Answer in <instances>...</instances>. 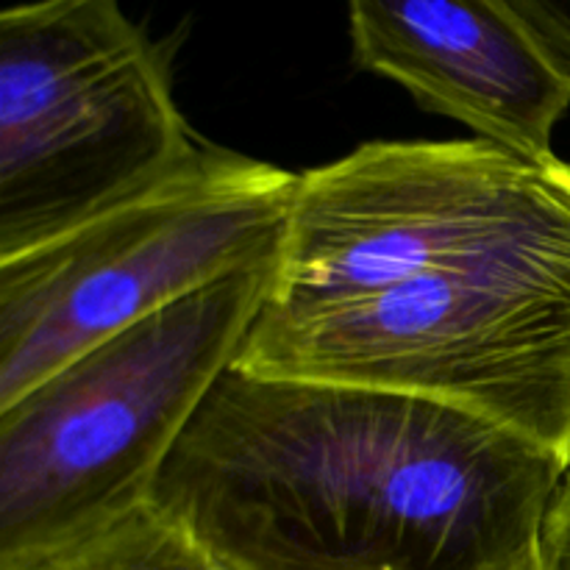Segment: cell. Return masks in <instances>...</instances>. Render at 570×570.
Segmentation results:
<instances>
[{
    "label": "cell",
    "instance_id": "obj_1",
    "mask_svg": "<svg viewBox=\"0 0 570 570\" xmlns=\"http://www.w3.org/2000/svg\"><path fill=\"white\" fill-rule=\"evenodd\" d=\"M566 473L440 401L228 367L150 501L232 570H504Z\"/></svg>",
    "mask_w": 570,
    "mask_h": 570
},
{
    "label": "cell",
    "instance_id": "obj_2",
    "mask_svg": "<svg viewBox=\"0 0 570 570\" xmlns=\"http://www.w3.org/2000/svg\"><path fill=\"white\" fill-rule=\"evenodd\" d=\"M234 367L440 401L570 468V239L337 304L265 306Z\"/></svg>",
    "mask_w": 570,
    "mask_h": 570
},
{
    "label": "cell",
    "instance_id": "obj_3",
    "mask_svg": "<svg viewBox=\"0 0 570 570\" xmlns=\"http://www.w3.org/2000/svg\"><path fill=\"white\" fill-rule=\"evenodd\" d=\"M276 262L122 328L0 410V562L150 501L184 429L237 365Z\"/></svg>",
    "mask_w": 570,
    "mask_h": 570
},
{
    "label": "cell",
    "instance_id": "obj_4",
    "mask_svg": "<svg viewBox=\"0 0 570 570\" xmlns=\"http://www.w3.org/2000/svg\"><path fill=\"white\" fill-rule=\"evenodd\" d=\"M204 142L178 109L173 42L120 0L0 11V259L156 187Z\"/></svg>",
    "mask_w": 570,
    "mask_h": 570
},
{
    "label": "cell",
    "instance_id": "obj_5",
    "mask_svg": "<svg viewBox=\"0 0 570 570\" xmlns=\"http://www.w3.org/2000/svg\"><path fill=\"white\" fill-rule=\"evenodd\" d=\"M298 173L206 139L178 173L0 259V410L122 328L276 262Z\"/></svg>",
    "mask_w": 570,
    "mask_h": 570
},
{
    "label": "cell",
    "instance_id": "obj_6",
    "mask_svg": "<svg viewBox=\"0 0 570 570\" xmlns=\"http://www.w3.org/2000/svg\"><path fill=\"white\" fill-rule=\"evenodd\" d=\"M570 239V161L376 139L298 173L267 306L306 309Z\"/></svg>",
    "mask_w": 570,
    "mask_h": 570
},
{
    "label": "cell",
    "instance_id": "obj_7",
    "mask_svg": "<svg viewBox=\"0 0 570 570\" xmlns=\"http://www.w3.org/2000/svg\"><path fill=\"white\" fill-rule=\"evenodd\" d=\"M354 67L423 111L532 159H554L570 67L510 0H345Z\"/></svg>",
    "mask_w": 570,
    "mask_h": 570
},
{
    "label": "cell",
    "instance_id": "obj_8",
    "mask_svg": "<svg viewBox=\"0 0 570 570\" xmlns=\"http://www.w3.org/2000/svg\"><path fill=\"white\" fill-rule=\"evenodd\" d=\"M0 570H232L154 501Z\"/></svg>",
    "mask_w": 570,
    "mask_h": 570
},
{
    "label": "cell",
    "instance_id": "obj_9",
    "mask_svg": "<svg viewBox=\"0 0 570 570\" xmlns=\"http://www.w3.org/2000/svg\"><path fill=\"white\" fill-rule=\"evenodd\" d=\"M570 67V0H510Z\"/></svg>",
    "mask_w": 570,
    "mask_h": 570
},
{
    "label": "cell",
    "instance_id": "obj_10",
    "mask_svg": "<svg viewBox=\"0 0 570 570\" xmlns=\"http://www.w3.org/2000/svg\"><path fill=\"white\" fill-rule=\"evenodd\" d=\"M540 551L551 570H570V468L557 488L540 532Z\"/></svg>",
    "mask_w": 570,
    "mask_h": 570
},
{
    "label": "cell",
    "instance_id": "obj_11",
    "mask_svg": "<svg viewBox=\"0 0 570 570\" xmlns=\"http://www.w3.org/2000/svg\"><path fill=\"white\" fill-rule=\"evenodd\" d=\"M504 570H551V568H549V562L543 560V551H540V546H538V549L529 551L527 557H521V560L512 562V566Z\"/></svg>",
    "mask_w": 570,
    "mask_h": 570
}]
</instances>
